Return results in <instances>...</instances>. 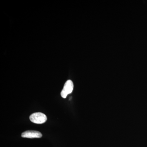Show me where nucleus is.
<instances>
[{
	"mask_svg": "<svg viewBox=\"0 0 147 147\" xmlns=\"http://www.w3.org/2000/svg\"><path fill=\"white\" fill-rule=\"evenodd\" d=\"M74 84L70 80L67 81L64 86L63 89L61 92V96L63 98H66L67 95L71 94L73 91Z\"/></svg>",
	"mask_w": 147,
	"mask_h": 147,
	"instance_id": "2",
	"label": "nucleus"
},
{
	"mask_svg": "<svg viewBox=\"0 0 147 147\" xmlns=\"http://www.w3.org/2000/svg\"><path fill=\"white\" fill-rule=\"evenodd\" d=\"M21 136L24 138H40L42 137V134L38 131L28 130L23 132L21 134Z\"/></svg>",
	"mask_w": 147,
	"mask_h": 147,
	"instance_id": "3",
	"label": "nucleus"
},
{
	"mask_svg": "<svg viewBox=\"0 0 147 147\" xmlns=\"http://www.w3.org/2000/svg\"><path fill=\"white\" fill-rule=\"evenodd\" d=\"M30 120L32 122L36 124L44 123L47 120V117L45 114L41 113H36L31 115Z\"/></svg>",
	"mask_w": 147,
	"mask_h": 147,
	"instance_id": "1",
	"label": "nucleus"
}]
</instances>
